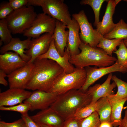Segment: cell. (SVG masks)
I'll use <instances>...</instances> for the list:
<instances>
[{"mask_svg": "<svg viewBox=\"0 0 127 127\" xmlns=\"http://www.w3.org/2000/svg\"><path fill=\"white\" fill-rule=\"evenodd\" d=\"M31 79L26 89L48 92L57 78L64 71L55 61L36 58L33 62Z\"/></svg>", "mask_w": 127, "mask_h": 127, "instance_id": "cell-1", "label": "cell"}, {"mask_svg": "<svg viewBox=\"0 0 127 127\" xmlns=\"http://www.w3.org/2000/svg\"><path fill=\"white\" fill-rule=\"evenodd\" d=\"M91 100L87 91L72 89L59 94L50 107L65 121L74 117L80 109L90 104Z\"/></svg>", "mask_w": 127, "mask_h": 127, "instance_id": "cell-2", "label": "cell"}, {"mask_svg": "<svg viewBox=\"0 0 127 127\" xmlns=\"http://www.w3.org/2000/svg\"><path fill=\"white\" fill-rule=\"evenodd\" d=\"M79 48V54L70 56L69 62L76 67L84 68L94 65L99 67H107L113 64L117 60L116 57L108 55L102 49L93 48L82 42Z\"/></svg>", "mask_w": 127, "mask_h": 127, "instance_id": "cell-3", "label": "cell"}, {"mask_svg": "<svg viewBox=\"0 0 127 127\" xmlns=\"http://www.w3.org/2000/svg\"><path fill=\"white\" fill-rule=\"evenodd\" d=\"M86 77L84 68L76 67L73 72L69 74L64 71L56 79L48 92H56L60 94L71 90H80L84 84Z\"/></svg>", "mask_w": 127, "mask_h": 127, "instance_id": "cell-4", "label": "cell"}, {"mask_svg": "<svg viewBox=\"0 0 127 127\" xmlns=\"http://www.w3.org/2000/svg\"><path fill=\"white\" fill-rule=\"evenodd\" d=\"M37 15L32 6L27 5L14 10L5 19L11 33L21 34L31 26Z\"/></svg>", "mask_w": 127, "mask_h": 127, "instance_id": "cell-5", "label": "cell"}, {"mask_svg": "<svg viewBox=\"0 0 127 127\" xmlns=\"http://www.w3.org/2000/svg\"><path fill=\"white\" fill-rule=\"evenodd\" d=\"M27 5L41 7L43 13L67 25L72 20L68 6L63 0H28Z\"/></svg>", "mask_w": 127, "mask_h": 127, "instance_id": "cell-6", "label": "cell"}, {"mask_svg": "<svg viewBox=\"0 0 127 127\" xmlns=\"http://www.w3.org/2000/svg\"><path fill=\"white\" fill-rule=\"evenodd\" d=\"M72 17L78 22L80 30V37L82 41L93 48H96L101 34L94 29L89 22L84 11L72 14Z\"/></svg>", "mask_w": 127, "mask_h": 127, "instance_id": "cell-7", "label": "cell"}, {"mask_svg": "<svg viewBox=\"0 0 127 127\" xmlns=\"http://www.w3.org/2000/svg\"><path fill=\"white\" fill-rule=\"evenodd\" d=\"M56 20L43 13L37 14L31 26L23 33L28 38H37L44 33L53 34Z\"/></svg>", "mask_w": 127, "mask_h": 127, "instance_id": "cell-8", "label": "cell"}, {"mask_svg": "<svg viewBox=\"0 0 127 127\" xmlns=\"http://www.w3.org/2000/svg\"><path fill=\"white\" fill-rule=\"evenodd\" d=\"M87 75L85 82L80 89L83 92L87 91L90 86L104 75L113 72H118L123 73L127 72V69L121 65L117 60L110 66L97 68L90 66L85 68Z\"/></svg>", "mask_w": 127, "mask_h": 127, "instance_id": "cell-9", "label": "cell"}, {"mask_svg": "<svg viewBox=\"0 0 127 127\" xmlns=\"http://www.w3.org/2000/svg\"><path fill=\"white\" fill-rule=\"evenodd\" d=\"M59 95L56 92L36 90L32 92L29 97L24 102L30 103L31 111L42 110L50 107Z\"/></svg>", "mask_w": 127, "mask_h": 127, "instance_id": "cell-10", "label": "cell"}, {"mask_svg": "<svg viewBox=\"0 0 127 127\" xmlns=\"http://www.w3.org/2000/svg\"><path fill=\"white\" fill-rule=\"evenodd\" d=\"M33 63H27L7 75L9 88L26 89L31 79Z\"/></svg>", "mask_w": 127, "mask_h": 127, "instance_id": "cell-11", "label": "cell"}, {"mask_svg": "<svg viewBox=\"0 0 127 127\" xmlns=\"http://www.w3.org/2000/svg\"><path fill=\"white\" fill-rule=\"evenodd\" d=\"M52 39V35L46 33L37 38H33L29 49L25 54L31 57L27 63H33L39 56L46 53L48 50Z\"/></svg>", "mask_w": 127, "mask_h": 127, "instance_id": "cell-12", "label": "cell"}, {"mask_svg": "<svg viewBox=\"0 0 127 127\" xmlns=\"http://www.w3.org/2000/svg\"><path fill=\"white\" fill-rule=\"evenodd\" d=\"M70 57L67 47L65 49L63 56L59 54L55 47L54 41L52 39L48 51L39 56L37 58L48 59L52 60L60 65L66 73L69 74L73 72L75 68L69 62Z\"/></svg>", "mask_w": 127, "mask_h": 127, "instance_id": "cell-13", "label": "cell"}, {"mask_svg": "<svg viewBox=\"0 0 127 127\" xmlns=\"http://www.w3.org/2000/svg\"><path fill=\"white\" fill-rule=\"evenodd\" d=\"M32 92L25 89L9 88L0 93V107L14 106L22 103Z\"/></svg>", "mask_w": 127, "mask_h": 127, "instance_id": "cell-14", "label": "cell"}, {"mask_svg": "<svg viewBox=\"0 0 127 127\" xmlns=\"http://www.w3.org/2000/svg\"><path fill=\"white\" fill-rule=\"evenodd\" d=\"M35 122L49 127H63L64 120L50 107L30 116Z\"/></svg>", "mask_w": 127, "mask_h": 127, "instance_id": "cell-15", "label": "cell"}, {"mask_svg": "<svg viewBox=\"0 0 127 127\" xmlns=\"http://www.w3.org/2000/svg\"><path fill=\"white\" fill-rule=\"evenodd\" d=\"M112 76V73L109 74L106 80L102 84H97L88 88L87 92L91 97V103H95L101 98L108 97L114 94L113 90L117 85L114 81L110 83Z\"/></svg>", "mask_w": 127, "mask_h": 127, "instance_id": "cell-16", "label": "cell"}, {"mask_svg": "<svg viewBox=\"0 0 127 127\" xmlns=\"http://www.w3.org/2000/svg\"><path fill=\"white\" fill-rule=\"evenodd\" d=\"M121 0H108L105 12L102 20L99 21L96 26V30L104 36L111 32L114 28L115 24L113 20V16L115 7Z\"/></svg>", "mask_w": 127, "mask_h": 127, "instance_id": "cell-17", "label": "cell"}, {"mask_svg": "<svg viewBox=\"0 0 127 127\" xmlns=\"http://www.w3.org/2000/svg\"><path fill=\"white\" fill-rule=\"evenodd\" d=\"M27 63L14 52H8L0 55V69L7 75L24 66Z\"/></svg>", "mask_w": 127, "mask_h": 127, "instance_id": "cell-18", "label": "cell"}, {"mask_svg": "<svg viewBox=\"0 0 127 127\" xmlns=\"http://www.w3.org/2000/svg\"><path fill=\"white\" fill-rule=\"evenodd\" d=\"M68 29L69 34L67 48L70 56L77 55L80 52L79 48L81 42L79 36V25L73 17L67 25Z\"/></svg>", "mask_w": 127, "mask_h": 127, "instance_id": "cell-19", "label": "cell"}, {"mask_svg": "<svg viewBox=\"0 0 127 127\" xmlns=\"http://www.w3.org/2000/svg\"><path fill=\"white\" fill-rule=\"evenodd\" d=\"M31 38H28L24 40H21L18 38H12L8 44L4 45L0 49L1 54H3L10 51H12L18 54L25 61L28 62L31 57L25 54V49H29L31 41Z\"/></svg>", "mask_w": 127, "mask_h": 127, "instance_id": "cell-20", "label": "cell"}, {"mask_svg": "<svg viewBox=\"0 0 127 127\" xmlns=\"http://www.w3.org/2000/svg\"><path fill=\"white\" fill-rule=\"evenodd\" d=\"M66 28L65 24L56 20V26L52 37L57 50L62 56H64L65 49L67 47L69 31L66 30Z\"/></svg>", "mask_w": 127, "mask_h": 127, "instance_id": "cell-21", "label": "cell"}, {"mask_svg": "<svg viewBox=\"0 0 127 127\" xmlns=\"http://www.w3.org/2000/svg\"><path fill=\"white\" fill-rule=\"evenodd\" d=\"M108 98L111 108L110 122L113 127H118L122 121L121 113L123 106L127 101V98L118 99L114 96L113 94Z\"/></svg>", "mask_w": 127, "mask_h": 127, "instance_id": "cell-22", "label": "cell"}, {"mask_svg": "<svg viewBox=\"0 0 127 127\" xmlns=\"http://www.w3.org/2000/svg\"><path fill=\"white\" fill-rule=\"evenodd\" d=\"M96 102V111L99 115L100 123L110 122L111 108L108 97L101 98Z\"/></svg>", "mask_w": 127, "mask_h": 127, "instance_id": "cell-23", "label": "cell"}, {"mask_svg": "<svg viewBox=\"0 0 127 127\" xmlns=\"http://www.w3.org/2000/svg\"><path fill=\"white\" fill-rule=\"evenodd\" d=\"M103 37L105 38L110 39H127V23L121 19L118 23L115 24L114 28L111 32Z\"/></svg>", "mask_w": 127, "mask_h": 127, "instance_id": "cell-24", "label": "cell"}, {"mask_svg": "<svg viewBox=\"0 0 127 127\" xmlns=\"http://www.w3.org/2000/svg\"><path fill=\"white\" fill-rule=\"evenodd\" d=\"M123 40L121 39H107L101 35L97 47L102 49L108 55L112 56V53L117 50V47L119 45Z\"/></svg>", "mask_w": 127, "mask_h": 127, "instance_id": "cell-25", "label": "cell"}, {"mask_svg": "<svg viewBox=\"0 0 127 127\" xmlns=\"http://www.w3.org/2000/svg\"><path fill=\"white\" fill-rule=\"evenodd\" d=\"M105 0H82L80 2L82 5H88L92 8L95 16V21L94 25L96 27L99 21V16L100 8L103 3L107 1Z\"/></svg>", "mask_w": 127, "mask_h": 127, "instance_id": "cell-26", "label": "cell"}, {"mask_svg": "<svg viewBox=\"0 0 127 127\" xmlns=\"http://www.w3.org/2000/svg\"><path fill=\"white\" fill-rule=\"evenodd\" d=\"M111 80L115 83L117 87V92L113 94V96L119 99L127 98V82L119 79L115 75L112 76Z\"/></svg>", "mask_w": 127, "mask_h": 127, "instance_id": "cell-27", "label": "cell"}, {"mask_svg": "<svg viewBox=\"0 0 127 127\" xmlns=\"http://www.w3.org/2000/svg\"><path fill=\"white\" fill-rule=\"evenodd\" d=\"M99 115L95 111L88 117L80 120L79 127H100Z\"/></svg>", "mask_w": 127, "mask_h": 127, "instance_id": "cell-28", "label": "cell"}, {"mask_svg": "<svg viewBox=\"0 0 127 127\" xmlns=\"http://www.w3.org/2000/svg\"><path fill=\"white\" fill-rule=\"evenodd\" d=\"M8 27L5 19L0 20V40L4 45L9 43L13 38Z\"/></svg>", "mask_w": 127, "mask_h": 127, "instance_id": "cell-29", "label": "cell"}, {"mask_svg": "<svg viewBox=\"0 0 127 127\" xmlns=\"http://www.w3.org/2000/svg\"><path fill=\"white\" fill-rule=\"evenodd\" d=\"M96 102L91 103L80 109L74 116L80 120L88 117L96 111Z\"/></svg>", "mask_w": 127, "mask_h": 127, "instance_id": "cell-30", "label": "cell"}, {"mask_svg": "<svg viewBox=\"0 0 127 127\" xmlns=\"http://www.w3.org/2000/svg\"><path fill=\"white\" fill-rule=\"evenodd\" d=\"M119 47V48L113 52L116 55L119 63L127 69V48L124 44L123 40Z\"/></svg>", "mask_w": 127, "mask_h": 127, "instance_id": "cell-31", "label": "cell"}, {"mask_svg": "<svg viewBox=\"0 0 127 127\" xmlns=\"http://www.w3.org/2000/svg\"><path fill=\"white\" fill-rule=\"evenodd\" d=\"M31 109V106L30 103L24 102L12 106L0 107L1 110L16 111L20 113L21 115L28 113V111L30 110Z\"/></svg>", "mask_w": 127, "mask_h": 127, "instance_id": "cell-32", "label": "cell"}, {"mask_svg": "<svg viewBox=\"0 0 127 127\" xmlns=\"http://www.w3.org/2000/svg\"><path fill=\"white\" fill-rule=\"evenodd\" d=\"M14 11L9 5V2H4L0 5V19H5Z\"/></svg>", "mask_w": 127, "mask_h": 127, "instance_id": "cell-33", "label": "cell"}, {"mask_svg": "<svg viewBox=\"0 0 127 127\" xmlns=\"http://www.w3.org/2000/svg\"><path fill=\"white\" fill-rule=\"evenodd\" d=\"M0 125L3 127H26L24 121L22 118L12 123L1 121H0Z\"/></svg>", "mask_w": 127, "mask_h": 127, "instance_id": "cell-34", "label": "cell"}, {"mask_svg": "<svg viewBox=\"0 0 127 127\" xmlns=\"http://www.w3.org/2000/svg\"><path fill=\"white\" fill-rule=\"evenodd\" d=\"M8 2L10 6L14 11L27 5L28 0H9Z\"/></svg>", "mask_w": 127, "mask_h": 127, "instance_id": "cell-35", "label": "cell"}, {"mask_svg": "<svg viewBox=\"0 0 127 127\" xmlns=\"http://www.w3.org/2000/svg\"><path fill=\"white\" fill-rule=\"evenodd\" d=\"M21 117L24 121L26 127H41L32 120L28 113L22 114Z\"/></svg>", "mask_w": 127, "mask_h": 127, "instance_id": "cell-36", "label": "cell"}, {"mask_svg": "<svg viewBox=\"0 0 127 127\" xmlns=\"http://www.w3.org/2000/svg\"><path fill=\"white\" fill-rule=\"evenodd\" d=\"M80 121L74 116L64 121L63 127H79Z\"/></svg>", "mask_w": 127, "mask_h": 127, "instance_id": "cell-37", "label": "cell"}, {"mask_svg": "<svg viewBox=\"0 0 127 127\" xmlns=\"http://www.w3.org/2000/svg\"><path fill=\"white\" fill-rule=\"evenodd\" d=\"M7 75L3 70L0 69V83L5 86L8 84V82L5 79Z\"/></svg>", "mask_w": 127, "mask_h": 127, "instance_id": "cell-38", "label": "cell"}, {"mask_svg": "<svg viewBox=\"0 0 127 127\" xmlns=\"http://www.w3.org/2000/svg\"><path fill=\"white\" fill-rule=\"evenodd\" d=\"M118 127H127V109L125 111L124 115Z\"/></svg>", "mask_w": 127, "mask_h": 127, "instance_id": "cell-39", "label": "cell"}, {"mask_svg": "<svg viewBox=\"0 0 127 127\" xmlns=\"http://www.w3.org/2000/svg\"><path fill=\"white\" fill-rule=\"evenodd\" d=\"M100 127H113L110 122L104 121L101 123Z\"/></svg>", "mask_w": 127, "mask_h": 127, "instance_id": "cell-40", "label": "cell"}, {"mask_svg": "<svg viewBox=\"0 0 127 127\" xmlns=\"http://www.w3.org/2000/svg\"><path fill=\"white\" fill-rule=\"evenodd\" d=\"M123 41L125 46L127 48V38L123 40Z\"/></svg>", "mask_w": 127, "mask_h": 127, "instance_id": "cell-41", "label": "cell"}, {"mask_svg": "<svg viewBox=\"0 0 127 127\" xmlns=\"http://www.w3.org/2000/svg\"><path fill=\"white\" fill-rule=\"evenodd\" d=\"M39 125L41 127H49L47 126H46L44 125H43V124H39Z\"/></svg>", "mask_w": 127, "mask_h": 127, "instance_id": "cell-42", "label": "cell"}, {"mask_svg": "<svg viewBox=\"0 0 127 127\" xmlns=\"http://www.w3.org/2000/svg\"><path fill=\"white\" fill-rule=\"evenodd\" d=\"M0 127H3L1 125H0Z\"/></svg>", "mask_w": 127, "mask_h": 127, "instance_id": "cell-43", "label": "cell"}, {"mask_svg": "<svg viewBox=\"0 0 127 127\" xmlns=\"http://www.w3.org/2000/svg\"><path fill=\"white\" fill-rule=\"evenodd\" d=\"M124 1L127 2V0H124Z\"/></svg>", "mask_w": 127, "mask_h": 127, "instance_id": "cell-44", "label": "cell"}, {"mask_svg": "<svg viewBox=\"0 0 127 127\" xmlns=\"http://www.w3.org/2000/svg\"></svg>", "mask_w": 127, "mask_h": 127, "instance_id": "cell-45", "label": "cell"}]
</instances>
